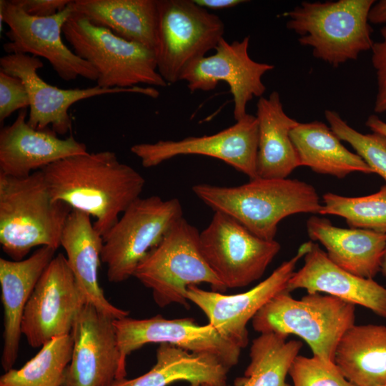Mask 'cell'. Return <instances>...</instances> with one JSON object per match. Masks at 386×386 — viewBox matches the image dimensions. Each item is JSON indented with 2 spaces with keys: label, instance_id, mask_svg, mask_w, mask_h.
I'll return each instance as SVG.
<instances>
[{
  "label": "cell",
  "instance_id": "cell-35",
  "mask_svg": "<svg viewBox=\"0 0 386 386\" xmlns=\"http://www.w3.org/2000/svg\"><path fill=\"white\" fill-rule=\"evenodd\" d=\"M382 40L374 42L371 51V61L377 78V94L374 112L386 113V26L380 29Z\"/></svg>",
  "mask_w": 386,
  "mask_h": 386
},
{
  "label": "cell",
  "instance_id": "cell-26",
  "mask_svg": "<svg viewBox=\"0 0 386 386\" xmlns=\"http://www.w3.org/2000/svg\"><path fill=\"white\" fill-rule=\"evenodd\" d=\"M156 363L145 374L116 380L111 386H167L177 381L227 386L226 367L215 356L191 352L178 347L159 344Z\"/></svg>",
  "mask_w": 386,
  "mask_h": 386
},
{
  "label": "cell",
  "instance_id": "cell-4",
  "mask_svg": "<svg viewBox=\"0 0 386 386\" xmlns=\"http://www.w3.org/2000/svg\"><path fill=\"white\" fill-rule=\"evenodd\" d=\"M355 321V305L330 295L307 293L295 300L287 290L271 299L253 317L260 334L295 335L310 346L313 356L335 362L340 340Z\"/></svg>",
  "mask_w": 386,
  "mask_h": 386
},
{
  "label": "cell",
  "instance_id": "cell-33",
  "mask_svg": "<svg viewBox=\"0 0 386 386\" xmlns=\"http://www.w3.org/2000/svg\"><path fill=\"white\" fill-rule=\"evenodd\" d=\"M288 375L292 386H355L342 375L337 366L312 356L297 355L292 362Z\"/></svg>",
  "mask_w": 386,
  "mask_h": 386
},
{
  "label": "cell",
  "instance_id": "cell-25",
  "mask_svg": "<svg viewBox=\"0 0 386 386\" xmlns=\"http://www.w3.org/2000/svg\"><path fill=\"white\" fill-rule=\"evenodd\" d=\"M334 362L355 386H386V325H352L340 340Z\"/></svg>",
  "mask_w": 386,
  "mask_h": 386
},
{
  "label": "cell",
  "instance_id": "cell-29",
  "mask_svg": "<svg viewBox=\"0 0 386 386\" xmlns=\"http://www.w3.org/2000/svg\"><path fill=\"white\" fill-rule=\"evenodd\" d=\"M288 336L269 332L253 340L250 362L244 376L237 378L235 386H292L286 377L294 359L303 344L287 340Z\"/></svg>",
  "mask_w": 386,
  "mask_h": 386
},
{
  "label": "cell",
  "instance_id": "cell-9",
  "mask_svg": "<svg viewBox=\"0 0 386 386\" xmlns=\"http://www.w3.org/2000/svg\"><path fill=\"white\" fill-rule=\"evenodd\" d=\"M182 217L177 198L140 197L132 203L103 237L101 259L107 265L108 280L118 283L133 277L140 262Z\"/></svg>",
  "mask_w": 386,
  "mask_h": 386
},
{
  "label": "cell",
  "instance_id": "cell-17",
  "mask_svg": "<svg viewBox=\"0 0 386 386\" xmlns=\"http://www.w3.org/2000/svg\"><path fill=\"white\" fill-rule=\"evenodd\" d=\"M114 318L86 303L74 324L71 359L61 386H111L127 372Z\"/></svg>",
  "mask_w": 386,
  "mask_h": 386
},
{
  "label": "cell",
  "instance_id": "cell-32",
  "mask_svg": "<svg viewBox=\"0 0 386 386\" xmlns=\"http://www.w3.org/2000/svg\"><path fill=\"white\" fill-rule=\"evenodd\" d=\"M325 117L340 140L350 144L373 173L379 174L386 182V137L375 132H359L333 110H325Z\"/></svg>",
  "mask_w": 386,
  "mask_h": 386
},
{
  "label": "cell",
  "instance_id": "cell-11",
  "mask_svg": "<svg viewBox=\"0 0 386 386\" xmlns=\"http://www.w3.org/2000/svg\"><path fill=\"white\" fill-rule=\"evenodd\" d=\"M0 16L9 27V41L3 45L7 54H24L46 59L57 75L64 81L79 76L96 81L98 74L86 61L78 56L64 44L63 26L72 10L68 6L46 17L26 13L14 0H1Z\"/></svg>",
  "mask_w": 386,
  "mask_h": 386
},
{
  "label": "cell",
  "instance_id": "cell-1",
  "mask_svg": "<svg viewBox=\"0 0 386 386\" xmlns=\"http://www.w3.org/2000/svg\"><path fill=\"white\" fill-rule=\"evenodd\" d=\"M40 170L52 199L95 218L94 227L102 237L145 184L142 175L112 151L70 156Z\"/></svg>",
  "mask_w": 386,
  "mask_h": 386
},
{
  "label": "cell",
  "instance_id": "cell-6",
  "mask_svg": "<svg viewBox=\"0 0 386 386\" xmlns=\"http://www.w3.org/2000/svg\"><path fill=\"white\" fill-rule=\"evenodd\" d=\"M133 277L152 290L155 303L162 308L172 304L188 308L189 286L207 283L213 291L222 293L227 289L202 254L199 231L184 217L147 254Z\"/></svg>",
  "mask_w": 386,
  "mask_h": 386
},
{
  "label": "cell",
  "instance_id": "cell-41",
  "mask_svg": "<svg viewBox=\"0 0 386 386\" xmlns=\"http://www.w3.org/2000/svg\"><path fill=\"white\" fill-rule=\"evenodd\" d=\"M189 386H201V385L197 382H194V383H190Z\"/></svg>",
  "mask_w": 386,
  "mask_h": 386
},
{
  "label": "cell",
  "instance_id": "cell-34",
  "mask_svg": "<svg viewBox=\"0 0 386 386\" xmlns=\"http://www.w3.org/2000/svg\"><path fill=\"white\" fill-rule=\"evenodd\" d=\"M29 106L28 91L23 81L0 71V122L14 112Z\"/></svg>",
  "mask_w": 386,
  "mask_h": 386
},
{
  "label": "cell",
  "instance_id": "cell-21",
  "mask_svg": "<svg viewBox=\"0 0 386 386\" xmlns=\"http://www.w3.org/2000/svg\"><path fill=\"white\" fill-rule=\"evenodd\" d=\"M56 249L41 247L30 257L20 261L0 258L1 299L4 311L1 366L12 369L19 352L21 325L26 305Z\"/></svg>",
  "mask_w": 386,
  "mask_h": 386
},
{
  "label": "cell",
  "instance_id": "cell-40",
  "mask_svg": "<svg viewBox=\"0 0 386 386\" xmlns=\"http://www.w3.org/2000/svg\"><path fill=\"white\" fill-rule=\"evenodd\" d=\"M380 272H382V275L386 279V246H385V250L383 252L382 257L381 259Z\"/></svg>",
  "mask_w": 386,
  "mask_h": 386
},
{
  "label": "cell",
  "instance_id": "cell-37",
  "mask_svg": "<svg viewBox=\"0 0 386 386\" xmlns=\"http://www.w3.org/2000/svg\"><path fill=\"white\" fill-rule=\"evenodd\" d=\"M198 6L206 9L219 10L234 7L247 2L244 0H193Z\"/></svg>",
  "mask_w": 386,
  "mask_h": 386
},
{
  "label": "cell",
  "instance_id": "cell-3",
  "mask_svg": "<svg viewBox=\"0 0 386 386\" xmlns=\"http://www.w3.org/2000/svg\"><path fill=\"white\" fill-rule=\"evenodd\" d=\"M71 210L52 199L41 170L22 178L0 174V244L12 260L36 247L57 249Z\"/></svg>",
  "mask_w": 386,
  "mask_h": 386
},
{
  "label": "cell",
  "instance_id": "cell-5",
  "mask_svg": "<svg viewBox=\"0 0 386 386\" xmlns=\"http://www.w3.org/2000/svg\"><path fill=\"white\" fill-rule=\"evenodd\" d=\"M375 2L302 1L283 15L288 18L287 28L299 36L301 45L311 47L315 58L338 67L371 50L375 41L368 14Z\"/></svg>",
  "mask_w": 386,
  "mask_h": 386
},
{
  "label": "cell",
  "instance_id": "cell-27",
  "mask_svg": "<svg viewBox=\"0 0 386 386\" xmlns=\"http://www.w3.org/2000/svg\"><path fill=\"white\" fill-rule=\"evenodd\" d=\"M69 6L92 24L154 51L157 0H71Z\"/></svg>",
  "mask_w": 386,
  "mask_h": 386
},
{
  "label": "cell",
  "instance_id": "cell-31",
  "mask_svg": "<svg viewBox=\"0 0 386 386\" xmlns=\"http://www.w3.org/2000/svg\"><path fill=\"white\" fill-rule=\"evenodd\" d=\"M321 215L343 217L350 228L386 233V184L377 192L363 197H345L327 192L322 195Z\"/></svg>",
  "mask_w": 386,
  "mask_h": 386
},
{
  "label": "cell",
  "instance_id": "cell-16",
  "mask_svg": "<svg viewBox=\"0 0 386 386\" xmlns=\"http://www.w3.org/2000/svg\"><path fill=\"white\" fill-rule=\"evenodd\" d=\"M44 66L39 58L24 54H6L0 59V71L18 77L24 83L30 106L27 122L32 128H51L57 134L71 132L72 120L69 109L76 102L91 97L123 92L140 93L153 98L159 91L153 88H102L97 85L84 89H61L46 82L38 74Z\"/></svg>",
  "mask_w": 386,
  "mask_h": 386
},
{
  "label": "cell",
  "instance_id": "cell-18",
  "mask_svg": "<svg viewBox=\"0 0 386 386\" xmlns=\"http://www.w3.org/2000/svg\"><path fill=\"white\" fill-rule=\"evenodd\" d=\"M249 40L247 36L229 43L222 38L213 54L192 64L180 79L187 82L191 92L211 91L220 81L227 83L233 98L236 121L247 114L249 102L254 96H262L266 90L262 76L274 68L272 64L256 61L249 56Z\"/></svg>",
  "mask_w": 386,
  "mask_h": 386
},
{
  "label": "cell",
  "instance_id": "cell-39",
  "mask_svg": "<svg viewBox=\"0 0 386 386\" xmlns=\"http://www.w3.org/2000/svg\"><path fill=\"white\" fill-rule=\"evenodd\" d=\"M365 125L372 132L386 137V122L380 119L377 115H370L365 122Z\"/></svg>",
  "mask_w": 386,
  "mask_h": 386
},
{
  "label": "cell",
  "instance_id": "cell-38",
  "mask_svg": "<svg viewBox=\"0 0 386 386\" xmlns=\"http://www.w3.org/2000/svg\"><path fill=\"white\" fill-rule=\"evenodd\" d=\"M368 21L373 24L386 23V0L375 2L369 11Z\"/></svg>",
  "mask_w": 386,
  "mask_h": 386
},
{
  "label": "cell",
  "instance_id": "cell-23",
  "mask_svg": "<svg viewBox=\"0 0 386 386\" xmlns=\"http://www.w3.org/2000/svg\"><path fill=\"white\" fill-rule=\"evenodd\" d=\"M306 227L311 241L321 243L328 258L340 268L367 279L380 272L386 233L338 227L317 215L308 218Z\"/></svg>",
  "mask_w": 386,
  "mask_h": 386
},
{
  "label": "cell",
  "instance_id": "cell-19",
  "mask_svg": "<svg viewBox=\"0 0 386 386\" xmlns=\"http://www.w3.org/2000/svg\"><path fill=\"white\" fill-rule=\"evenodd\" d=\"M26 115V109L19 110L13 123L0 130V174L26 177L62 159L88 152L72 134L60 139L51 128H32Z\"/></svg>",
  "mask_w": 386,
  "mask_h": 386
},
{
  "label": "cell",
  "instance_id": "cell-12",
  "mask_svg": "<svg viewBox=\"0 0 386 386\" xmlns=\"http://www.w3.org/2000/svg\"><path fill=\"white\" fill-rule=\"evenodd\" d=\"M86 303L66 256L59 253L43 272L26 305L21 334L34 348L70 335Z\"/></svg>",
  "mask_w": 386,
  "mask_h": 386
},
{
  "label": "cell",
  "instance_id": "cell-42",
  "mask_svg": "<svg viewBox=\"0 0 386 386\" xmlns=\"http://www.w3.org/2000/svg\"><path fill=\"white\" fill-rule=\"evenodd\" d=\"M201 386H213V385H209V384H202L201 385Z\"/></svg>",
  "mask_w": 386,
  "mask_h": 386
},
{
  "label": "cell",
  "instance_id": "cell-13",
  "mask_svg": "<svg viewBox=\"0 0 386 386\" xmlns=\"http://www.w3.org/2000/svg\"><path fill=\"white\" fill-rule=\"evenodd\" d=\"M312 241L302 243L297 254L283 262L265 279L249 290L224 295L189 286L187 296L207 316L209 324L241 349L248 345L247 323L275 295L287 290V284L299 260L309 252Z\"/></svg>",
  "mask_w": 386,
  "mask_h": 386
},
{
  "label": "cell",
  "instance_id": "cell-8",
  "mask_svg": "<svg viewBox=\"0 0 386 386\" xmlns=\"http://www.w3.org/2000/svg\"><path fill=\"white\" fill-rule=\"evenodd\" d=\"M157 71L167 84H175L192 64L217 47L224 24L193 0H157Z\"/></svg>",
  "mask_w": 386,
  "mask_h": 386
},
{
  "label": "cell",
  "instance_id": "cell-14",
  "mask_svg": "<svg viewBox=\"0 0 386 386\" xmlns=\"http://www.w3.org/2000/svg\"><path fill=\"white\" fill-rule=\"evenodd\" d=\"M122 365L133 351L149 343H166L184 350L215 356L229 370L239 360L241 348L224 337L209 323L199 325L192 318L148 319L124 317L114 320Z\"/></svg>",
  "mask_w": 386,
  "mask_h": 386
},
{
  "label": "cell",
  "instance_id": "cell-2",
  "mask_svg": "<svg viewBox=\"0 0 386 386\" xmlns=\"http://www.w3.org/2000/svg\"><path fill=\"white\" fill-rule=\"evenodd\" d=\"M192 191L214 212L233 217L268 241L274 240L284 218L298 213L319 214L322 207L315 188L295 179L258 177L235 187L199 184Z\"/></svg>",
  "mask_w": 386,
  "mask_h": 386
},
{
  "label": "cell",
  "instance_id": "cell-10",
  "mask_svg": "<svg viewBox=\"0 0 386 386\" xmlns=\"http://www.w3.org/2000/svg\"><path fill=\"white\" fill-rule=\"evenodd\" d=\"M199 244L207 262L227 289L246 287L259 279L281 249L276 240L255 236L220 212H214L199 232Z\"/></svg>",
  "mask_w": 386,
  "mask_h": 386
},
{
  "label": "cell",
  "instance_id": "cell-7",
  "mask_svg": "<svg viewBox=\"0 0 386 386\" xmlns=\"http://www.w3.org/2000/svg\"><path fill=\"white\" fill-rule=\"evenodd\" d=\"M63 35L72 51L96 70V85L102 88L167 85L157 71L153 50L119 37L81 14L72 12L63 26Z\"/></svg>",
  "mask_w": 386,
  "mask_h": 386
},
{
  "label": "cell",
  "instance_id": "cell-15",
  "mask_svg": "<svg viewBox=\"0 0 386 386\" xmlns=\"http://www.w3.org/2000/svg\"><path fill=\"white\" fill-rule=\"evenodd\" d=\"M130 150L147 168L177 156L197 154L220 159L250 179L258 178V122L249 114L214 134L136 144Z\"/></svg>",
  "mask_w": 386,
  "mask_h": 386
},
{
  "label": "cell",
  "instance_id": "cell-22",
  "mask_svg": "<svg viewBox=\"0 0 386 386\" xmlns=\"http://www.w3.org/2000/svg\"><path fill=\"white\" fill-rule=\"evenodd\" d=\"M60 246L86 303L114 319L129 316V311L112 305L105 297L98 280V269L102 262L103 237L91 221V216L72 209L64 224Z\"/></svg>",
  "mask_w": 386,
  "mask_h": 386
},
{
  "label": "cell",
  "instance_id": "cell-24",
  "mask_svg": "<svg viewBox=\"0 0 386 386\" xmlns=\"http://www.w3.org/2000/svg\"><path fill=\"white\" fill-rule=\"evenodd\" d=\"M258 150L257 172L264 179H286L300 162L290 137L300 123L283 109L279 94L274 91L257 103Z\"/></svg>",
  "mask_w": 386,
  "mask_h": 386
},
{
  "label": "cell",
  "instance_id": "cell-20",
  "mask_svg": "<svg viewBox=\"0 0 386 386\" xmlns=\"http://www.w3.org/2000/svg\"><path fill=\"white\" fill-rule=\"evenodd\" d=\"M301 288L307 293L324 292L361 305L386 318V288L373 279L363 278L340 268L313 242L304 256V265L294 272L287 284L289 292Z\"/></svg>",
  "mask_w": 386,
  "mask_h": 386
},
{
  "label": "cell",
  "instance_id": "cell-36",
  "mask_svg": "<svg viewBox=\"0 0 386 386\" xmlns=\"http://www.w3.org/2000/svg\"><path fill=\"white\" fill-rule=\"evenodd\" d=\"M28 14L37 17L53 16L66 9L71 0H14Z\"/></svg>",
  "mask_w": 386,
  "mask_h": 386
},
{
  "label": "cell",
  "instance_id": "cell-28",
  "mask_svg": "<svg viewBox=\"0 0 386 386\" xmlns=\"http://www.w3.org/2000/svg\"><path fill=\"white\" fill-rule=\"evenodd\" d=\"M301 166L342 179L352 172L372 174L367 164L349 151L330 127L322 122L299 123L290 132Z\"/></svg>",
  "mask_w": 386,
  "mask_h": 386
},
{
  "label": "cell",
  "instance_id": "cell-30",
  "mask_svg": "<svg viewBox=\"0 0 386 386\" xmlns=\"http://www.w3.org/2000/svg\"><path fill=\"white\" fill-rule=\"evenodd\" d=\"M72 349L71 334L50 340L20 369L5 372L0 386H61Z\"/></svg>",
  "mask_w": 386,
  "mask_h": 386
}]
</instances>
